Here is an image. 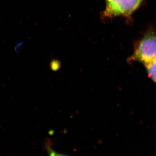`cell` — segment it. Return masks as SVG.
Here are the masks:
<instances>
[{"label": "cell", "instance_id": "6da1fadb", "mask_svg": "<svg viewBox=\"0 0 156 156\" xmlns=\"http://www.w3.org/2000/svg\"><path fill=\"white\" fill-rule=\"evenodd\" d=\"M156 60V30L150 28L135 43L129 60L141 63L144 66Z\"/></svg>", "mask_w": 156, "mask_h": 156}, {"label": "cell", "instance_id": "7a4b0ae2", "mask_svg": "<svg viewBox=\"0 0 156 156\" xmlns=\"http://www.w3.org/2000/svg\"><path fill=\"white\" fill-rule=\"evenodd\" d=\"M114 11L120 15H132L140 6L143 0H107Z\"/></svg>", "mask_w": 156, "mask_h": 156}, {"label": "cell", "instance_id": "3957f363", "mask_svg": "<svg viewBox=\"0 0 156 156\" xmlns=\"http://www.w3.org/2000/svg\"><path fill=\"white\" fill-rule=\"evenodd\" d=\"M147 76L156 84V60L144 65Z\"/></svg>", "mask_w": 156, "mask_h": 156}, {"label": "cell", "instance_id": "277c9868", "mask_svg": "<svg viewBox=\"0 0 156 156\" xmlns=\"http://www.w3.org/2000/svg\"><path fill=\"white\" fill-rule=\"evenodd\" d=\"M52 141L50 138H47L44 143V147L46 150L48 156H68L57 152L53 149Z\"/></svg>", "mask_w": 156, "mask_h": 156}, {"label": "cell", "instance_id": "5b68a950", "mask_svg": "<svg viewBox=\"0 0 156 156\" xmlns=\"http://www.w3.org/2000/svg\"><path fill=\"white\" fill-rule=\"evenodd\" d=\"M155 156H156V155H155Z\"/></svg>", "mask_w": 156, "mask_h": 156}]
</instances>
